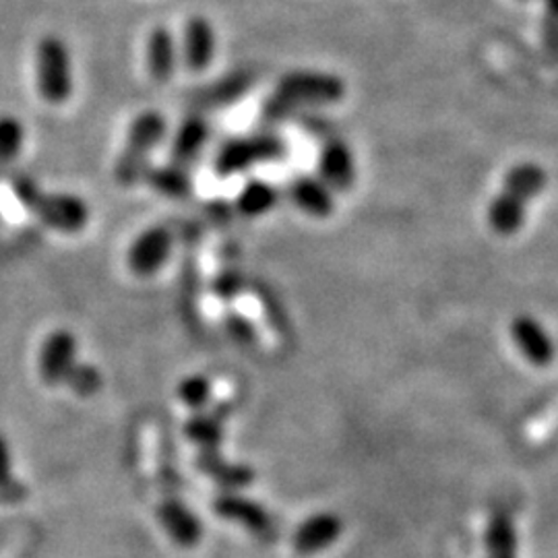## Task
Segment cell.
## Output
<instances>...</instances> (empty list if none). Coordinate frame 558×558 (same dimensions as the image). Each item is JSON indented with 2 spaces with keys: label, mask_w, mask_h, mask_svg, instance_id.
Returning a JSON list of instances; mask_svg holds the SVG:
<instances>
[{
  "label": "cell",
  "mask_w": 558,
  "mask_h": 558,
  "mask_svg": "<svg viewBox=\"0 0 558 558\" xmlns=\"http://www.w3.org/2000/svg\"><path fill=\"white\" fill-rule=\"evenodd\" d=\"M13 195L38 220L62 234H80L89 223L87 203L71 193H46L40 184L27 174L11 179Z\"/></svg>",
  "instance_id": "6da1fadb"
},
{
  "label": "cell",
  "mask_w": 558,
  "mask_h": 558,
  "mask_svg": "<svg viewBox=\"0 0 558 558\" xmlns=\"http://www.w3.org/2000/svg\"><path fill=\"white\" fill-rule=\"evenodd\" d=\"M548 177L538 163H519L505 177L502 191L490 203L488 223L499 236L518 234L525 221L527 203L544 191Z\"/></svg>",
  "instance_id": "7a4b0ae2"
},
{
  "label": "cell",
  "mask_w": 558,
  "mask_h": 558,
  "mask_svg": "<svg viewBox=\"0 0 558 558\" xmlns=\"http://www.w3.org/2000/svg\"><path fill=\"white\" fill-rule=\"evenodd\" d=\"M288 141L278 133L259 131L223 141L214 156V172L220 179H232L248 172L255 166L276 163L288 156Z\"/></svg>",
  "instance_id": "3957f363"
},
{
  "label": "cell",
  "mask_w": 558,
  "mask_h": 558,
  "mask_svg": "<svg viewBox=\"0 0 558 558\" xmlns=\"http://www.w3.org/2000/svg\"><path fill=\"white\" fill-rule=\"evenodd\" d=\"M168 133V122L158 110L137 114L126 133L124 149L114 166V179L120 186H135L145 180L149 170V154L160 145Z\"/></svg>",
  "instance_id": "277c9868"
},
{
  "label": "cell",
  "mask_w": 558,
  "mask_h": 558,
  "mask_svg": "<svg viewBox=\"0 0 558 558\" xmlns=\"http://www.w3.org/2000/svg\"><path fill=\"white\" fill-rule=\"evenodd\" d=\"M36 83L41 98L52 106H60L73 96V60L66 41L59 36L41 38L36 48Z\"/></svg>",
  "instance_id": "5b68a950"
},
{
  "label": "cell",
  "mask_w": 558,
  "mask_h": 558,
  "mask_svg": "<svg viewBox=\"0 0 558 558\" xmlns=\"http://www.w3.org/2000/svg\"><path fill=\"white\" fill-rule=\"evenodd\" d=\"M274 94L294 110L300 106H333L345 98V83L323 71H290L279 77Z\"/></svg>",
  "instance_id": "8992f818"
},
{
  "label": "cell",
  "mask_w": 558,
  "mask_h": 558,
  "mask_svg": "<svg viewBox=\"0 0 558 558\" xmlns=\"http://www.w3.org/2000/svg\"><path fill=\"white\" fill-rule=\"evenodd\" d=\"M172 246H174V236L168 228L151 226L143 230L129 246V253H126L129 269L140 278L158 274L170 257Z\"/></svg>",
  "instance_id": "52a82bcc"
},
{
  "label": "cell",
  "mask_w": 558,
  "mask_h": 558,
  "mask_svg": "<svg viewBox=\"0 0 558 558\" xmlns=\"http://www.w3.org/2000/svg\"><path fill=\"white\" fill-rule=\"evenodd\" d=\"M77 364V339L66 331L57 329L44 339L40 350V377L46 385L54 387L69 379Z\"/></svg>",
  "instance_id": "ba28073f"
},
{
  "label": "cell",
  "mask_w": 558,
  "mask_h": 558,
  "mask_svg": "<svg viewBox=\"0 0 558 558\" xmlns=\"http://www.w3.org/2000/svg\"><path fill=\"white\" fill-rule=\"evenodd\" d=\"M216 57V32L205 17H191L184 23L180 59L191 73H203Z\"/></svg>",
  "instance_id": "9c48e42d"
},
{
  "label": "cell",
  "mask_w": 558,
  "mask_h": 558,
  "mask_svg": "<svg viewBox=\"0 0 558 558\" xmlns=\"http://www.w3.org/2000/svg\"><path fill=\"white\" fill-rule=\"evenodd\" d=\"M319 179L333 191L343 193L356 184V158L348 143L341 140L327 141L320 147Z\"/></svg>",
  "instance_id": "30bf717a"
},
{
  "label": "cell",
  "mask_w": 558,
  "mask_h": 558,
  "mask_svg": "<svg viewBox=\"0 0 558 558\" xmlns=\"http://www.w3.org/2000/svg\"><path fill=\"white\" fill-rule=\"evenodd\" d=\"M145 60H147V71L151 80L158 83H168L177 75L180 46L168 27L158 25L149 32L147 44H145Z\"/></svg>",
  "instance_id": "8fae6325"
},
{
  "label": "cell",
  "mask_w": 558,
  "mask_h": 558,
  "mask_svg": "<svg viewBox=\"0 0 558 558\" xmlns=\"http://www.w3.org/2000/svg\"><path fill=\"white\" fill-rule=\"evenodd\" d=\"M211 137V124L203 114H191L182 120L179 129L172 135L170 143V160L182 168H189L193 161L199 158L201 151L209 143Z\"/></svg>",
  "instance_id": "7c38bea8"
},
{
  "label": "cell",
  "mask_w": 558,
  "mask_h": 558,
  "mask_svg": "<svg viewBox=\"0 0 558 558\" xmlns=\"http://www.w3.org/2000/svg\"><path fill=\"white\" fill-rule=\"evenodd\" d=\"M511 338L530 364L544 368L555 360V343L534 317H515L511 323Z\"/></svg>",
  "instance_id": "4fadbf2b"
},
{
  "label": "cell",
  "mask_w": 558,
  "mask_h": 558,
  "mask_svg": "<svg viewBox=\"0 0 558 558\" xmlns=\"http://www.w3.org/2000/svg\"><path fill=\"white\" fill-rule=\"evenodd\" d=\"M290 199L311 218L325 220L336 211L333 191L313 174H299L290 182Z\"/></svg>",
  "instance_id": "5bb4252c"
},
{
  "label": "cell",
  "mask_w": 558,
  "mask_h": 558,
  "mask_svg": "<svg viewBox=\"0 0 558 558\" xmlns=\"http://www.w3.org/2000/svg\"><path fill=\"white\" fill-rule=\"evenodd\" d=\"M145 180L154 191L168 199H186L195 186L191 172L172 161L168 166H149Z\"/></svg>",
  "instance_id": "9a60e30c"
},
{
  "label": "cell",
  "mask_w": 558,
  "mask_h": 558,
  "mask_svg": "<svg viewBox=\"0 0 558 558\" xmlns=\"http://www.w3.org/2000/svg\"><path fill=\"white\" fill-rule=\"evenodd\" d=\"M486 558H518L519 538L515 523L507 513H495L484 532Z\"/></svg>",
  "instance_id": "2e32d148"
},
{
  "label": "cell",
  "mask_w": 558,
  "mask_h": 558,
  "mask_svg": "<svg viewBox=\"0 0 558 558\" xmlns=\"http://www.w3.org/2000/svg\"><path fill=\"white\" fill-rule=\"evenodd\" d=\"M279 201V191L267 180H248L236 195L234 207L244 218L267 216Z\"/></svg>",
  "instance_id": "e0dca14e"
},
{
  "label": "cell",
  "mask_w": 558,
  "mask_h": 558,
  "mask_svg": "<svg viewBox=\"0 0 558 558\" xmlns=\"http://www.w3.org/2000/svg\"><path fill=\"white\" fill-rule=\"evenodd\" d=\"M253 85V77L244 75V73H236L223 80L201 89L199 96H195V104L199 108H218V106H228L240 100Z\"/></svg>",
  "instance_id": "ac0fdd59"
},
{
  "label": "cell",
  "mask_w": 558,
  "mask_h": 558,
  "mask_svg": "<svg viewBox=\"0 0 558 558\" xmlns=\"http://www.w3.org/2000/svg\"><path fill=\"white\" fill-rule=\"evenodd\" d=\"M25 143V126L13 114H0V161L15 160Z\"/></svg>",
  "instance_id": "d6986e66"
},
{
  "label": "cell",
  "mask_w": 558,
  "mask_h": 558,
  "mask_svg": "<svg viewBox=\"0 0 558 558\" xmlns=\"http://www.w3.org/2000/svg\"><path fill=\"white\" fill-rule=\"evenodd\" d=\"M25 495L23 484L13 476V458L9 442L0 433V497L4 500H20Z\"/></svg>",
  "instance_id": "ffe728a7"
},
{
  "label": "cell",
  "mask_w": 558,
  "mask_h": 558,
  "mask_svg": "<svg viewBox=\"0 0 558 558\" xmlns=\"http://www.w3.org/2000/svg\"><path fill=\"white\" fill-rule=\"evenodd\" d=\"M100 373L92 364H75L64 385L75 389L80 396H92L100 387Z\"/></svg>",
  "instance_id": "44dd1931"
},
{
  "label": "cell",
  "mask_w": 558,
  "mask_h": 558,
  "mask_svg": "<svg viewBox=\"0 0 558 558\" xmlns=\"http://www.w3.org/2000/svg\"><path fill=\"white\" fill-rule=\"evenodd\" d=\"M338 532V523L333 519H317L313 523H308V527H304L300 532L299 546L300 550H311L317 548V539H329Z\"/></svg>",
  "instance_id": "7402d4cb"
},
{
  "label": "cell",
  "mask_w": 558,
  "mask_h": 558,
  "mask_svg": "<svg viewBox=\"0 0 558 558\" xmlns=\"http://www.w3.org/2000/svg\"><path fill=\"white\" fill-rule=\"evenodd\" d=\"M179 393L186 405L201 408L211 398V385L203 377H189L180 383Z\"/></svg>",
  "instance_id": "603a6c76"
},
{
  "label": "cell",
  "mask_w": 558,
  "mask_h": 558,
  "mask_svg": "<svg viewBox=\"0 0 558 558\" xmlns=\"http://www.w3.org/2000/svg\"><path fill=\"white\" fill-rule=\"evenodd\" d=\"M242 288H244V278L236 271H223L214 281V294L223 302H230L240 296Z\"/></svg>",
  "instance_id": "cb8c5ba5"
},
{
  "label": "cell",
  "mask_w": 558,
  "mask_h": 558,
  "mask_svg": "<svg viewBox=\"0 0 558 558\" xmlns=\"http://www.w3.org/2000/svg\"><path fill=\"white\" fill-rule=\"evenodd\" d=\"M544 44L550 52H558V0H544Z\"/></svg>",
  "instance_id": "d4e9b609"
},
{
  "label": "cell",
  "mask_w": 558,
  "mask_h": 558,
  "mask_svg": "<svg viewBox=\"0 0 558 558\" xmlns=\"http://www.w3.org/2000/svg\"><path fill=\"white\" fill-rule=\"evenodd\" d=\"M223 325H226L228 333H230L232 338L239 339V341H251V339L255 338V329H253V325L248 323L246 317L239 315V313H230V315H226Z\"/></svg>",
  "instance_id": "484cf974"
},
{
  "label": "cell",
  "mask_w": 558,
  "mask_h": 558,
  "mask_svg": "<svg viewBox=\"0 0 558 558\" xmlns=\"http://www.w3.org/2000/svg\"><path fill=\"white\" fill-rule=\"evenodd\" d=\"M0 544H2V532H0Z\"/></svg>",
  "instance_id": "4316f807"
}]
</instances>
